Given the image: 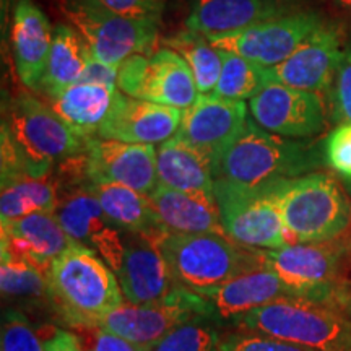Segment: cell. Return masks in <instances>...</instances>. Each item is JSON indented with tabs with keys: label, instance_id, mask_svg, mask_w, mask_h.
<instances>
[{
	"label": "cell",
	"instance_id": "2",
	"mask_svg": "<svg viewBox=\"0 0 351 351\" xmlns=\"http://www.w3.org/2000/svg\"><path fill=\"white\" fill-rule=\"evenodd\" d=\"M49 283L56 311L72 327H96L125 301L111 267L95 251L73 241L52 262Z\"/></svg>",
	"mask_w": 351,
	"mask_h": 351
},
{
	"label": "cell",
	"instance_id": "23",
	"mask_svg": "<svg viewBox=\"0 0 351 351\" xmlns=\"http://www.w3.org/2000/svg\"><path fill=\"white\" fill-rule=\"evenodd\" d=\"M202 296L212 304L217 319L223 320H234L256 307L291 298L282 280L265 265L232 276Z\"/></svg>",
	"mask_w": 351,
	"mask_h": 351
},
{
	"label": "cell",
	"instance_id": "37",
	"mask_svg": "<svg viewBox=\"0 0 351 351\" xmlns=\"http://www.w3.org/2000/svg\"><path fill=\"white\" fill-rule=\"evenodd\" d=\"M90 5L112 12L127 19L160 21L166 0H82Z\"/></svg>",
	"mask_w": 351,
	"mask_h": 351
},
{
	"label": "cell",
	"instance_id": "15",
	"mask_svg": "<svg viewBox=\"0 0 351 351\" xmlns=\"http://www.w3.org/2000/svg\"><path fill=\"white\" fill-rule=\"evenodd\" d=\"M343 56L340 33L322 23L287 60L265 69V80L313 93L327 91Z\"/></svg>",
	"mask_w": 351,
	"mask_h": 351
},
{
	"label": "cell",
	"instance_id": "1",
	"mask_svg": "<svg viewBox=\"0 0 351 351\" xmlns=\"http://www.w3.org/2000/svg\"><path fill=\"white\" fill-rule=\"evenodd\" d=\"M86 142L51 106L32 95H20L8 104L2 119V179L51 176L57 161L82 153Z\"/></svg>",
	"mask_w": 351,
	"mask_h": 351
},
{
	"label": "cell",
	"instance_id": "10",
	"mask_svg": "<svg viewBox=\"0 0 351 351\" xmlns=\"http://www.w3.org/2000/svg\"><path fill=\"white\" fill-rule=\"evenodd\" d=\"M263 265L275 271L289 296L335 309L343 287L339 285L340 252L326 243L291 244L274 251H261Z\"/></svg>",
	"mask_w": 351,
	"mask_h": 351
},
{
	"label": "cell",
	"instance_id": "13",
	"mask_svg": "<svg viewBox=\"0 0 351 351\" xmlns=\"http://www.w3.org/2000/svg\"><path fill=\"white\" fill-rule=\"evenodd\" d=\"M252 119L271 134L307 138L326 127V106L319 93L267 82L249 99Z\"/></svg>",
	"mask_w": 351,
	"mask_h": 351
},
{
	"label": "cell",
	"instance_id": "4",
	"mask_svg": "<svg viewBox=\"0 0 351 351\" xmlns=\"http://www.w3.org/2000/svg\"><path fill=\"white\" fill-rule=\"evenodd\" d=\"M236 330L261 333L315 351H351V324L330 306L296 298L269 302L231 320Z\"/></svg>",
	"mask_w": 351,
	"mask_h": 351
},
{
	"label": "cell",
	"instance_id": "16",
	"mask_svg": "<svg viewBox=\"0 0 351 351\" xmlns=\"http://www.w3.org/2000/svg\"><path fill=\"white\" fill-rule=\"evenodd\" d=\"M85 153L91 182L121 184L145 195L158 186L155 145L95 137L86 142Z\"/></svg>",
	"mask_w": 351,
	"mask_h": 351
},
{
	"label": "cell",
	"instance_id": "27",
	"mask_svg": "<svg viewBox=\"0 0 351 351\" xmlns=\"http://www.w3.org/2000/svg\"><path fill=\"white\" fill-rule=\"evenodd\" d=\"M199 95L194 73L182 56L169 47L152 56L142 99L186 111Z\"/></svg>",
	"mask_w": 351,
	"mask_h": 351
},
{
	"label": "cell",
	"instance_id": "30",
	"mask_svg": "<svg viewBox=\"0 0 351 351\" xmlns=\"http://www.w3.org/2000/svg\"><path fill=\"white\" fill-rule=\"evenodd\" d=\"M0 289L3 300L23 306H54L49 274L25 261L2 257L0 263Z\"/></svg>",
	"mask_w": 351,
	"mask_h": 351
},
{
	"label": "cell",
	"instance_id": "36",
	"mask_svg": "<svg viewBox=\"0 0 351 351\" xmlns=\"http://www.w3.org/2000/svg\"><path fill=\"white\" fill-rule=\"evenodd\" d=\"M152 56L134 54L127 57L119 65L117 72V90L129 98L142 99L145 82H147L148 67H150Z\"/></svg>",
	"mask_w": 351,
	"mask_h": 351
},
{
	"label": "cell",
	"instance_id": "14",
	"mask_svg": "<svg viewBox=\"0 0 351 351\" xmlns=\"http://www.w3.org/2000/svg\"><path fill=\"white\" fill-rule=\"evenodd\" d=\"M247 119L244 101L226 99L215 93L199 95L195 103L184 111L176 135L204 153L212 161L217 176L221 158L244 130Z\"/></svg>",
	"mask_w": 351,
	"mask_h": 351
},
{
	"label": "cell",
	"instance_id": "35",
	"mask_svg": "<svg viewBox=\"0 0 351 351\" xmlns=\"http://www.w3.org/2000/svg\"><path fill=\"white\" fill-rule=\"evenodd\" d=\"M221 351H315L304 346L289 343L271 337L252 332H231L225 333L221 341Z\"/></svg>",
	"mask_w": 351,
	"mask_h": 351
},
{
	"label": "cell",
	"instance_id": "17",
	"mask_svg": "<svg viewBox=\"0 0 351 351\" xmlns=\"http://www.w3.org/2000/svg\"><path fill=\"white\" fill-rule=\"evenodd\" d=\"M182 114L181 109L119 93L111 116L101 125L98 137L140 145L165 143L178 134Z\"/></svg>",
	"mask_w": 351,
	"mask_h": 351
},
{
	"label": "cell",
	"instance_id": "38",
	"mask_svg": "<svg viewBox=\"0 0 351 351\" xmlns=\"http://www.w3.org/2000/svg\"><path fill=\"white\" fill-rule=\"evenodd\" d=\"M326 160L332 169L351 181V122L339 124L328 135Z\"/></svg>",
	"mask_w": 351,
	"mask_h": 351
},
{
	"label": "cell",
	"instance_id": "33",
	"mask_svg": "<svg viewBox=\"0 0 351 351\" xmlns=\"http://www.w3.org/2000/svg\"><path fill=\"white\" fill-rule=\"evenodd\" d=\"M218 319H195L176 327L152 351H221Z\"/></svg>",
	"mask_w": 351,
	"mask_h": 351
},
{
	"label": "cell",
	"instance_id": "25",
	"mask_svg": "<svg viewBox=\"0 0 351 351\" xmlns=\"http://www.w3.org/2000/svg\"><path fill=\"white\" fill-rule=\"evenodd\" d=\"M101 207L114 226L137 232L153 244H160L168 230L161 226L150 195L114 182H91Z\"/></svg>",
	"mask_w": 351,
	"mask_h": 351
},
{
	"label": "cell",
	"instance_id": "39",
	"mask_svg": "<svg viewBox=\"0 0 351 351\" xmlns=\"http://www.w3.org/2000/svg\"><path fill=\"white\" fill-rule=\"evenodd\" d=\"M332 85L333 121L339 124L351 122V49L345 52Z\"/></svg>",
	"mask_w": 351,
	"mask_h": 351
},
{
	"label": "cell",
	"instance_id": "41",
	"mask_svg": "<svg viewBox=\"0 0 351 351\" xmlns=\"http://www.w3.org/2000/svg\"><path fill=\"white\" fill-rule=\"evenodd\" d=\"M117 72L119 67L108 65L96 59L95 56L90 57L85 72L82 73L78 83H86V85H103L112 90H117Z\"/></svg>",
	"mask_w": 351,
	"mask_h": 351
},
{
	"label": "cell",
	"instance_id": "28",
	"mask_svg": "<svg viewBox=\"0 0 351 351\" xmlns=\"http://www.w3.org/2000/svg\"><path fill=\"white\" fill-rule=\"evenodd\" d=\"M91 54L86 39L77 28L69 25H57L52 34V46L44 72L41 90L51 99L64 93L69 86L75 85L85 72Z\"/></svg>",
	"mask_w": 351,
	"mask_h": 351
},
{
	"label": "cell",
	"instance_id": "26",
	"mask_svg": "<svg viewBox=\"0 0 351 351\" xmlns=\"http://www.w3.org/2000/svg\"><path fill=\"white\" fill-rule=\"evenodd\" d=\"M119 90L103 85L75 83L52 99L51 108L80 137H98L101 125L111 116Z\"/></svg>",
	"mask_w": 351,
	"mask_h": 351
},
{
	"label": "cell",
	"instance_id": "22",
	"mask_svg": "<svg viewBox=\"0 0 351 351\" xmlns=\"http://www.w3.org/2000/svg\"><path fill=\"white\" fill-rule=\"evenodd\" d=\"M150 200L161 226L169 232H179V234L217 232L228 236L219 217L215 194L176 191V189L156 186L150 194Z\"/></svg>",
	"mask_w": 351,
	"mask_h": 351
},
{
	"label": "cell",
	"instance_id": "42",
	"mask_svg": "<svg viewBox=\"0 0 351 351\" xmlns=\"http://www.w3.org/2000/svg\"><path fill=\"white\" fill-rule=\"evenodd\" d=\"M44 350L46 351H85L72 332L67 330H56L47 340H44Z\"/></svg>",
	"mask_w": 351,
	"mask_h": 351
},
{
	"label": "cell",
	"instance_id": "20",
	"mask_svg": "<svg viewBox=\"0 0 351 351\" xmlns=\"http://www.w3.org/2000/svg\"><path fill=\"white\" fill-rule=\"evenodd\" d=\"M287 8L285 0H192L186 26L213 39L283 15Z\"/></svg>",
	"mask_w": 351,
	"mask_h": 351
},
{
	"label": "cell",
	"instance_id": "11",
	"mask_svg": "<svg viewBox=\"0 0 351 351\" xmlns=\"http://www.w3.org/2000/svg\"><path fill=\"white\" fill-rule=\"evenodd\" d=\"M322 25L314 12H288L241 32L210 39L219 51L232 52L263 69L282 64Z\"/></svg>",
	"mask_w": 351,
	"mask_h": 351
},
{
	"label": "cell",
	"instance_id": "29",
	"mask_svg": "<svg viewBox=\"0 0 351 351\" xmlns=\"http://www.w3.org/2000/svg\"><path fill=\"white\" fill-rule=\"evenodd\" d=\"M57 186L54 178H32L19 174L2 179L0 194V217L2 225L36 212L54 213L57 207Z\"/></svg>",
	"mask_w": 351,
	"mask_h": 351
},
{
	"label": "cell",
	"instance_id": "12",
	"mask_svg": "<svg viewBox=\"0 0 351 351\" xmlns=\"http://www.w3.org/2000/svg\"><path fill=\"white\" fill-rule=\"evenodd\" d=\"M56 217L73 243L95 251L117 270L125 252L127 231L109 221L90 182L57 189Z\"/></svg>",
	"mask_w": 351,
	"mask_h": 351
},
{
	"label": "cell",
	"instance_id": "40",
	"mask_svg": "<svg viewBox=\"0 0 351 351\" xmlns=\"http://www.w3.org/2000/svg\"><path fill=\"white\" fill-rule=\"evenodd\" d=\"M80 330L78 339H86V343H82L85 351H147L142 346L132 343V341L122 339L116 333L103 330L99 327H75Z\"/></svg>",
	"mask_w": 351,
	"mask_h": 351
},
{
	"label": "cell",
	"instance_id": "21",
	"mask_svg": "<svg viewBox=\"0 0 351 351\" xmlns=\"http://www.w3.org/2000/svg\"><path fill=\"white\" fill-rule=\"evenodd\" d=\"M49 20L33 0H19L13 13L12 46L20 80L32 90L41 86L52 46Z\"/></svg>",
	"mask_w": 351,
	"mask_h": 351
},
{
	"label": "cell",
	"instance_id": "44",
	"mask_svg": "<svg viewBox=\"0 0 351 351\" xmlns=\"http://www.w3.org/2000/svg\"><path fill=\"white\" fill-rule=\"evenodd\" d=\"M339 5L343 8V10H346L348 13H351V0H335Z\"/></svg>",
	"mask_w": 351,
	"mask_h": 351
},
{
	"label": "cell",
	"instance_id": "32",
	"mask_svg": "<svg viewBox=\"0 0 351 351\" xmlns=\"http://www.w3.org/2000/svg\"><path fill=\"white\" fill-rule=\"evenodd\" d=\"M219 52L223 65L213 93L226 99H251L267 83L265 69L232 52Z\"/></svg>",
	"mask_w": 351,
	"mask_h": 351
},
{
	"label": "cell",
	"instance_id": "31",
	"mask_svg": "<svg viewBox=\"0 0 351 351\" xmlns=\"http://www.w3.org/2000/svg\"><path fill=\"white\" fill-rule=\"evenodd\" d=\"M166 47L182 56L192 73H194L197 90L200 95L213 93L221 73V52L210 43L204 34L191 32H181L166 39Z\"/></svg>",
	"mask_w": 351,
	"mask_h": 351
},
{
	"label": "cell",
	"instance_id": "3",
	"mask_svg": "<svg viewBox=\"0 0 351 351\" xmlns=\"http://www.w3.org/2000/svg\"><path fill=\"white\" fill-rule=\"evenodd\" d=\"M267 187L291 244L328 243L351 225V202L330 174H304Z\"/></svg>",
	"mask_w": 351,
	"mask_h": 351
},
{
	"label": "cell",
	"instance_id": "6",
	"mask_svg": "<svg viewBox=\"0 0 351 351\" xmlns=\"http://www.w3.org/2000/svg\"><path fill=\"white\" fill-rule=\"evenodd\" d=\"M317 165V153L313 148L271 134L249 117L244 130L221 158L217 178L261 187L300 178Z\"/></svg>",
	"mask_w": 351,
	"mask_h": 351
},
{
	"label": "cell",
	"instance_id": "43",
	"mask_svg": "<svg viewBox=\"0 0 351 351\" xmlns=\"http://www.w3.org/2000/svg\"><path fill=\"white\" fill-rule=\"evenodd\" d=\"M335 309L339 311V313L343 314V317L351 324V289L350 291L343 289V293L340 295L339 301H337Z\"/></svg>",
	"mask_w": 351,
	"mask_h": 351
},
{
	"label": "cell",
	"instance_id": "19",
	"mask_svg": "<svg viewBox=\"0 0 351 351\" xmlns=\"http://www.w3.org/2000/svg\"><path fill=\"white\" fill-rule=\"evenodd\" d=\"M70 244L56 213L36 212L2 225V257L25 261L46 274Z\"/></svg>",
	"mask_w": 351,
	"mask_h": 351
},
{
	"label": "cell",
	"instance_id": "7",
	"mask_svg": "<svg viewBox=\"0 0 351 351\" xmlns=\"http://www.w3.org/2000/svg\"><path fill=\"white\" fill-rule=\"evenodd\" d=\"M213 194L228 238L251 251H274L291 245L282 215L269 187H251L230 179H215Z\"/></svg>",
	"mask_w": 351,
	"mask_h": 351
},
{
	"label": "cell",
	"instance_id": "9",
	"mask_svg": "<svg viewBox=\"0 0 351 351\" xmlns=\"http://www.w3.org/2000/svg\"><path fill=\"white\" fill-rule=\"evenodd\" d=\"M64 13L86 39L91 54L114 67L134 54L152 56L156 44V20L127 19L82 0H67Z\"/></svg>",
	"mask_w": 351,
	"mask_h": 351
},
{
	"label": "cell",
	"instance_id": "5",
	"mask_svg": "<svg viewBox=\"0 0 351 351\" xmlns=\"http://www.w3.org/2000/svg\"><path fill=\"white\" fill-rule=\"evenodd\" d=\"M179 287L205 295L243 271L263 267L261 251H251L217 232H166L158 244Z\"/></svg>",
	"mask_w": 351,
	"mask_h": 351
},
{
	"label": "cell",
	"instance_id": "34",
	"mask_svg": "<svg viewBox=\"0 0 351 351\" xmlns=\"http://www.w3.org/2000/svg\"><path fill=\"white\" fill-rule=\"evenodd\" d=\"M2 351H46L28 317L20 309H8L2 314Z\"/></svg>",
	"mask_w": 351,
	"mask_h": 351
},
{
	"label": "cell",
	"instance_id": "18",
	"mask_svg": "<svg viewBox=\"0 0 351 351\" xmlns=\"http://www.w3.org/2000/svg\"><path fill=\"white\" fill-rule=\"evenodd\" d=\"M114 274L124 300L134 304L160 301L179 287L160 247L137 232L127 231L125 252Z\"/></svg>",
	"mask_w": 351,
	"mask_h": 351
},
{
	"label": "cell",
	"instance_id": "24",
	"mask_svg": "<svg viewBox=\"0 0 351 351\" xmlns=\"http://www.w3.org/2000/svg\"><path fill=\"white\" fill-rule=\"evenodd\" d=\"M156 173L158 186L213 194L217 176L212 161L179 135L156 148Z\"/></svg>",
	"mask_w": 351,
	"mask_h": 351
},
{
	"label": "cell",
	"instance_id": "8",
	"mask_svg": "<svg viewBox=\"0 0 351 351\" xmlns=\"http://www.w3.org/2000/svg\"><path fill=\"white\" fill-rule=\"evenodd\" d=\"M195 319H217V315L204 296L178 287L163 300L155 302L134 304L124 301L104 315L96 327L152 351L176 327Z\"/></svg>",
	"mask_w": 351,
	"mask_h": 351
}]
</instances>
